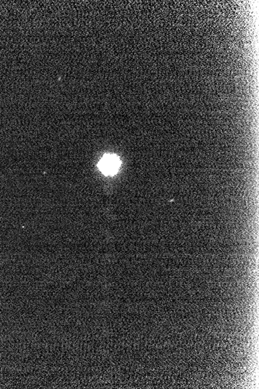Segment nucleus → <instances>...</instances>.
<instances>
[{
    "label": "nucleus",
    "instance_id": "1",
    "mask_svg": "<svg viewBox=\"0 0 259 389\" xmlns=\"http://www.w3.org/2000/svg\"><path fill=\"white\" fill-rule=\"evenodd\" d=\"M120 159L116 155L107 154L104 156L99 163V168L104 175L110 176L118 172L120 167Z\"/></svg>",
    "mask_w": 259,
    "mask_h": 389
}]
</instances>
